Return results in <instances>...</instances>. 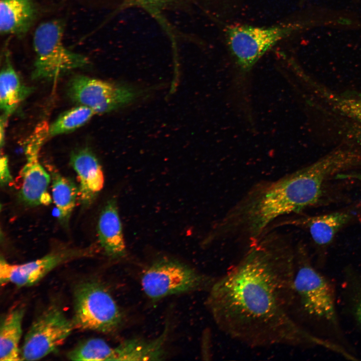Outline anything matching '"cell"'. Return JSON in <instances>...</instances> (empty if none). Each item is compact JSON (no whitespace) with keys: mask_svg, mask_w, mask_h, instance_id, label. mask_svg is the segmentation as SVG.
<instances>
[{"mask_svg":"<svg viewBox=\"0 0 361 361\" xmlns=\"http://www.w3.org/2000/svg\"><path fill=\"white\" fill-rule=\"evenodd\" d=\"M96 114L90 108L80 105L59 116L49 127L48 136L53 137L69 132L86 123Z\"/></svg>","mask_w":361,"mask_h":361,"instance_id":"7402d4cb","label":"cell"},{"mask_svg":"<svg viewBox=\"0 0 361 361\" xmlns=\"http://www.w3.org/2000/svg\"><path fill=\"white\" fill-rule=\"evenodd\" d=\"M49 126L45 121L39 124L28 138L25 149L27 160L21 171L22 183L20 197L29 206L48 205L51 202L47 193L51 177L39 160L41 146L48 137Z\"/></svg>","mask_w":361,"mask_h":361,"instance_id":"30bf717a","label":"cell"},{"mask_svg":"<svg viewBox=\"0 0 361 361\" xmlns=\"http://www.w3.org/2000/svg\"><path fill=\"white\" fill-rule=\"evenodd\" d=\"M39 13L34 0H1V35L24 37L35 23Z\"/></svg>","mask_w":361,"mask_h":361,"instance_id":"5bb4252c","label":"cell"},{"mask_svg":"<svg viewBox=\"0 0 361 361\" xmlns=\"http://www.w3.org/2000/svg\"><path fill=\"white\" fill-rule=\"evenodd\" d=\"M215 280L178 261L158 260L144 271L141 283L152 300L188 291L210 289Z\"/></svg>","mask_w":361,"mask_h":361,"instance_id":"8992f818","label":"cell"},{"mask_svg":"<svg viewBox=\"0 0 361 361\" xmlns=\"http://www.w3.org/2000/svg\"><path fill=\"white\" fill-rule=\"evenodd\" d=\"M73 360H115V347L100 338H91L81 342L68 353Z\"/></svg>","mask_w":361,"mask_h":361,"instance_id":"44dd1931","label":"cell"},{"mask_svg":"<svg viewBox=\"0 0 361 361\" xmlns=\"http://www.w3.org/2000/svg\"><path fill=\"white\" fill-rule=\"evenodd\" d=\"M241 258L210 288L206 306L217 327L248 346L275 345L331 350L293 312L295 248L272 230L247 246Z\"/></svg>","mask_w":361,"mask_h":361,"instance_id":"6da1fadb","label":"cell"},{"mask_svg":"<svg viewBox=\"0 0 361 361\" xmlns=\"http://www.w3.org/2000/svg\"><path fill=\"white\" fill-rule=\"evenodd\" d=\"M336 178L354 179L361 182V173L352 172L349 173H339L335 175Z\"/></svg>","mask_w":361,"mask_h":361,"instance_id":"484cf974","label":"cell"},{"mask_svg":"<svg viewBox=\"0 0 361 361\" xmlns=\"http://www.w3.org/2000/svg\"><path fill=\"white\" fill-rule=\"evenodd\" d=\"M165 333L152 341L133 339L116 347V360H159L164 354Z\"/></svg>","mask_w":361,"mask_h":361,"instance_id":"ac0fdd59","label":"cell"},{"mask_svg":"<svg viewBox=\"0 0 361 361\" xmlns=\"http://www.w3.org/2000/svg\"><path fill=\"white\" fill-rule=\"evenodd\" d=\"M3 54L4 62L0 74V107L1 116L8 119L32 92V88L24 85L21 80L12 64L8 48Z\"/></svg>","mask_w":361,"mask_h":361,"instance_id":"2e32d148","label":"cell"},{"mask_svg":"<svg viewBox=\"0 0 361 361\" xmlns=\"http://www.w3.org/2000/svg\"><path fill=\"white\" fill-rule=\"evenodd\" d=\"M63 20H54L40 24L35 31L33 48L36 58L32 78L55 80L66 72L84 68L88 58L69 50L63 42Z\"/></svg>","mask_w":361,"mask_h":361,"instance_id":"277c9868","label":"cell"},{"mask_svg":"<svg viewBox=\"0 0 361 361\" xmlns=\"http://www.w3.org/2000/svg\"><path fill=\"white\" fill-rule=\"evenodd\" d=\"M7 119L4 118L3 116H1V138H0V144L1 147L4 144L5 142V129L7 124Z\"/></svg>","mask_w":361,"mask_h":361,"instance_id":"83f0119b","label":"cell"},{"mask_svg":"<svg viewBox=\"0 0 361 361\" xmlns=\"http://www.w3.org/2000/svg\"><path fill=\"white\" fill-rule=\"evenodd\" d=\"M98 239L108 256L114 258L125 255L126 247L116 201L109 200L103 208L97 225Z\"/></svg>","mask_w":361,"mask_h":361,"instance_id":"9a60e30c","label":"cell"},{"mask_svg":"<svg viewBox=\"0 0 361 361\" xmlns=\"http://www.w3.org/2000/svg\"><path fill=\"white\" fill-rule=\"evenodd\" d=\"M353 133L357 140L361 143V125L356 126L353 128Z\"/></svg>","mask_w":361,"mask_h":361,"instance_id":"f1b7e54d","label":"cell"},{"mask_svg":"<svg viewBox=\"0 0 361 361\" xmlns=\"http://www.w3.org/2000/svg\"><path fill=\"white\" fill-rule=\"evenodd\" d=\"M69 97L75 102L92 109L96 114L110 112L135 100L140 90L84 75H76L69 81Z\"/></svg>","mask_w":361,"mask_h":361,"instance_id":"ba28073f","label":"cell"},{"mask_svg":"<svg viewBox=\"0 0 361 361\" xmlns=\"http://www.w3.org/2000/svg\"><path fill=\"white\" fill-rule=\"evenodd\" d=\"M299 28L297 24L269 28L231 26L227 31L228 44L238 66L248 71L277 42Z\"/></svg>","mask_w":361,"mask_h":361,"instance_id":"52a82bcc","label":"cell"},{"mask_svg":"<svg viewBox=\"0 0 361 361\" xmlns=\"http://www.w3.org/2000/svg\"><path fill=\"white\" fill-rule=\"evenodd\" d=\"M12 181L9 168L8 157L1 155L0 159V182L2 186H6Z\"/></svg>","mask_w":361,"mask_h":361,"instance_id":"d4e9b609","label":"cell"},{"mask_svg":"<svg viewBox=\"0 0 361 361\" xmlns=\"http://www.w3.org/2000/svg\"><path fill=\"white\" fill-rule=\"evenodd\" d=\"M340 168L337 158L329 153L275 180L257 182L217 221L210 241L249 245L281 217L297 214L317 204L325 183Z\"/></svg>","mask_w":361,"mask_h":361,"instance_id":"7a4b0ae2","label":"cell"},{"mask_svg":"<svg viewBox=\"0 0 361 361\" xmlns=\"http://www.w3.org/2000/svg\"><path fill=\"white\" fill-rule=\"evenodd\" d=\"M75 327L109 333L120 326L121 311L108 290L100 283L86 281L74 292Z\"/></svg>","mask_w":361,"mask_h":361,"instance_id":"5b68a950","label":"cell"},{"mask_svg":"<svg viewBox=\"0 0 361 361\" xmlns=\"http://www.w3.org/2000/svg\"><path fill=\"white\" fill-rule=\"evenodd\" d=\"M341 298L346 312L361 328V273L351 266L343 270Z\"/></svg>","mask_w":361,"mask_h":361,"instance_id":"d6986e66","label":"cell"},{"mask_svg":"<svg viewBox=\"0 0 361 361\" xmlns=\"http://www.w3.org/2000/svg\"><path fill=\"white\" fill-rule=\"evenodd\" d=\"M132 7H139L147 12L160 25L171 40L173 46L176 43L174 29L162 13L163 10L157 0H124L111 17L117 13Z\"/></svg>","mask_w":361,"mask_h":361,"instance_id":"cb8c5ba5","label":"cell"},{"mask_svg":"<svg viewBox=\"0 0 361 361\" xmlns=\"http://www.w3.org/2000/svg\"><path fill=\"white\" fill-rule=\"evenodd\" d=\"M81 254L73 250L60 251L20 264H10L1 257V284L12 283L19 287L33 285L55 268Z\"/></svg>","mask_w":361,"mask_h":361,"instance_id":"7c38bea8","label":"cell"},{"mask_svg":"<svg viewBox=\"0 0 361 361\" xmlns=\"http://www.w3.org/2000/svg\"><path fill=\"white\" fill-rule=\"evenodd\" d=\"M185 1L186 0H157L160 6L162 9L166 7L174 6Z\"/></svg>","mask_w":361,"mask_h":361,"instance_id":"4316f807","label":"cell"},{"mask_svg":"<svg viewBox=\"0 0 361 361\" xmlns=\"http://www.w3.org/2000/svg\"><path fill=\"white\" fill-rule=\"evenodd\" d=\"M70 163L80 182L79 199L84 206L90 205L102 189L104 179L102 168L94 154L88 149L72 153Z\"/></svg>","mask_w":361,"mask_h":361,"instance_id":"4fadbf2b","label":"cell"},{"mask_svg":"<svg viewBox=\"0 0 361 361\" xmlns=\"http://www.w3.org/2000/svg\"><path fill=\"white\" fill-rule=\"evenodd\" d=\"M293 287L292 312L296 321L312 335L356 354L341 324L335 286L301 243L295 247Z\"/></svg>","mask_w":361,"mask_h":361,"instance_id":"3957f363","label":"cell"},{"mask_svg":"<svg viewBox=\"0 0 361 361\" xmlns=\"http://www.w3.org/2000/svg\"><path fill=\"white\" fill-rule=\"evenodd\" d=\"M74 326L56 306L45 310L26 334L21 350L22 360L40 359L55 350L71 334Z\"/></svg>","mask_w":361,"mask_h":361,"instance_id":"9c48e42d","label":"cell"},{"mask_svg":"<svg viewBox=\"0 0 361 361\" xmlns=\"http://www.w3.org/2000/svg\"><path fill=\"white\" fill-rule=\"evenodd\" d=\"M52 174L53 200L59 211L60 221L67 224L75 207L79 189L73 181L58 172Z\"/></svg>","mask_w":361,"mask_h":361,"instance_id":"ffe728a7","label":"cell"},{"mask_svg":"<svg viewBox=\"0 0 361 361\" xmlns=\"http://www.w3.org/2000/svg\"><path fill=\"white\" fill-rule=\"evenodd\" d=\"M353 217L349 212L337 211L318 216L287 218L273 225V228L278 226L292 225L307 230L316 249V258L314 263L317 268L321 270L325 263L328 247L336 234Z\"/></svg>","mask_w":361,"mask_h":361,"instance_id":"8fae6325","label":"cell"},{"mask_svg":"<svg viewBox=\"0 0 361 361\" xmlns=\"http://www.w3.org/2000/svg\"><path fill=\"white\" fill-rule=\"evenodd\" d=\"M321 92L337 112L361 123V93L335 94L325 90Z\"/></svg>","mask_w":361,"mask_h":361,"instance_id":"603a6c76","label":"cell"},{"mask_svg":"<svg viewBox=\"0 0 361 361\" xmlns=\"http://www.w3.org/2000/svg\"><path fill=\"white\" fill-rule=\"evenodd\" d=\"M24 309L18 307L10 311L4 318L0 331L1 361L22 360L19 343L22 334Z\"/></svg>","mask_w":361,"mask_h":361,"instance_id":"e0dca14e","label":"cell"}]
</instances>
